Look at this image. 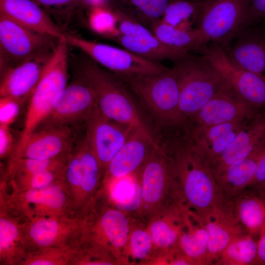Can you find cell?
<instances>
[{
  "label": "cell",
  "instance_id": "cell-1",
  "mask_svg": "<svg viewBox=\"0 0 265 265\" xmlns=\"http://www.w3.org/2000/svg\"><path fill=\"white\" fill-rule=\"evenodd\" d=\"M188 140L174 143L169 156L183 204L202 214L227 199L218 187L211 164Z\"/></svg>",
  "mask_w": 265,
  "mask_h": 265
},
{
  "label": "cell",
  "instance_id": "cell-2",
  "mask_svg": "<svg viewBox=\"0 0 265 265\" xmlns=\"http://www.w3.org/2000/svg\"><path fill=\"white\" fill-rule=\"evenodd\" d=\"M60 40L43 68L40 78L29 98L23 130L9 159L24 147L31 134L50 112L57 97L67 85L68 46Z\"/></svg>",
  "mask_w": 265,
  "mask_h": 265
},
{
  "label": "cell",
  "instance_id": "cell-3",
  "mask_svg": "<svg viewBox=\"0 0 265 265\" xmlns=\"http://www.w3.org/2000/svg\"><path fill=\"white\" fill-rule=\"evenodd\" d=\"M81 78L92 89L97 106L108 118L153 136L122 81L91 61L80 68Z\"/></svg>",
  "mask_w": 265,
  "mask_h": 265
},
{
  "label": "cell",
  "instance_id": "cell-4",
  "mask_svg": "<svg viewBox=\"0 0 265 265\" xmlns=\"http://www.w3.org/2000/svg\"><path fill=\"white\" fill-rule=\"evenodd\" d=\"M147 106L152 114L166 125L184 124L179 109V86L175 66L157 74L116 75Z\"/></svg>",
  "mask_w": 265,
  "mask_h": 265
},
{
  "label": "cell",
  "instance_id": "cell-5",
  "mask_svg": "<svg viewBox=\"0 0 265 265\" xmlns=\"http://www.w3.org/2000/svg\"><path fill=\"white\" fill-rule=\"evenodd\" d=\"M179 86V109L186 123L218 91L223 81L217 70L202 56L175 61Z\"/></svg>",
  "mask_w": 265,
  "mask_h": 265
},
{
  "label": "cell",
  "instance_id": "cell-6",
  "mask_svg": "<svg viewBox=\"0 0 265 265\" xmlns=\"http://www.w3.org/2000/svg\"><path fill=\"white\" fill-rule=\"evenodd\" d=\"M249 0H203L195 29L204 42L224 49L246 28Z\"/></svg>",
  "mask_w": 265,
  "mask_h": 265
},
{
  "label": "cell",
  "instance_id": "cell-7",
  "mask_svg": "<svg viewBox=\"0 0 265 265\" xmlns=\"http://www.w3.org/2000/svg\"><path fill=\"white\" fill-rule=\"evenodd\" d=\"M62 180L44 188L24 191L8 190L0 186V202L27 219L79 216L73 210Z\"/></svg>",
  "mask_w": 265,
  "mask_h": 265
},
{
  "label": "cell",
  "instance_id": "cell-8",
  "mask_svg": "<svg viewBox=\"0 0 265 265\" xmlns=\"http://www.w3.org/2000/svg\"><path fill=\"white\" fill-rule=\"evenodd\" d=\"M57 39L25 27L0 14L1 65L6 69L35 57L51 53ZM59 42V41H58Z\"/></svg>",
  "mask_w": 265,
  "mask_h": 265
},
{
  "label": "cell",
  "instance_id": "cell-9",
  "mask_svg": "<svg viewBox=\"0 0 265 265\" xmlns=\"http://www.w3.org/2000/svg\"><path fill=\"white\" fill-rule=\"evenodd\" d=\"M200 53L239 98L256 108L265 107V80L233 63L219 44L211 43Z\"/></svg>",
  "mask_w": 265,
  "mask_h": 265
},
{
  "label": "cell",
  "instance_id": "cell-10",
  "mask_svg": "<svg viewBox=\"0 0 265 265\" xmlns=\"http://www.w3.org/2000/svg\"><path fill=\"white\" fill-rule=\"evenodd\" d=\"M67 43L81 50L92 59L116 75L157 74L168 68L159 62L143 59L125 49L96 42L66 34Z\"/></svg>",
  "mask_w": 265,
  "mask_h": 265
},
{
  "label": "cell",
  "instance_id": "cell-11",
  "mask_svg": "<svg viewBox=\"0 0 265 265\" xmlns=\"http://www.w3.org/2000/svg\"><path fill=\"white\" fill-rule=\"evenodd\" d=\"M140 172L141 197L145 206L155 207L166 196L182 203L171 159L160 147L154 149Z\"/></svg>",
  "mask_w": 265,
  "mask_h": 265
},
{
  "label": "cell",
  "instance_id": "cell-12",
  "mask_svg": "<svg viewBox=\"0 0 265 265\" xmlns=\"http://www.w3.org/2000/svg\"><path fill=\"white\" fill-rule=\"evenodd\" d=\"M96 105L92 89L80 77L67 84L36 130L46 127L75 126L84 123Z\"/></svg>",
  "mask_w": 265,
  "mask_h": 265
},
{
  "label": "cell",
  "instance_id": "cell-13",
  "mask_svg": "<svg viewBox=\"0 0 265 265\" xmlns=\"http://www.w3.org/2000/svg\"><path fill=\"white\" fill-rule=\"evenodd\" d=\"M84 134L103 175L108 164L135 130L105 116L96 105L84 122Z\"/></svg>",
  "mask_w": 265,
  "mask_h": 265
},
{
  "label": "cell",
  "instance_id": "cell-14",
  "mask_svg": "<svg viewBox=\"0 0 265 265\" xmlns=\"http://www.w3.org/2000/svg\"><path fill=\"white\" fill-rule=\"evenodd\" d=\"M85 221V216H49L27 219L25 229L27 253L48 247L68 248Z\"/></svg>",
  "mask_w": 265,
  "mask_h": 265
},
{
  "label": "cell",
  "instance_id": "cell-15",
  "mask_svg": "<svg viewBox=\"0 0 265 265\" xmlns=\"http://www.w3.org/2000/svg\"><path fill=\"white\" fill-rule=\"evenodd\" d=\"M256 109L239 98L223 82L218 91L190 120V131L250 120L258 113Z\"/></svg>",
  "mask_w": 265,
  "mask_h": 265
},
{
  "label": "cell",
  "instance_id": "cell-16",
  "mask_svg": "<svg viewBox=\"0 0 265 265\" xmlns=\"http://www.w3.org/2000/svg\"><path fill=\"white\" fill-rule=\"evenodd\" d=\"M75 127L63 126L36 130L22 149L8 160V165L22 158L52 159L70 153L77 142Z\"/></svg>",
  "mask_w": 265,
  "mask_h": 265
},
{
  "label": "cell",
  "instance_id": "cell-17",
  "mask_svg": "<svg viewBox=\"0 0 265 265\" xmlns=\"http://www.w3.org/2000/svg\"><path fill=\"white\" fill-rule=\"evenodd\" d=\"M199 215L207 234L209 260L214 265L235 238L247 232L235 215L232 200H226Z\"/></svg>",
  "mask_w": 265,
  "mask_h": 265
},
{
  "label": "cell",
  "instance_id": "cell-18",
  "mask_svg": "<svg viewBox=\"0 0 265 265\" xmlns=\"http://www.w3.org/2000/svg\"><path fill=\"white\" fill-rule=\"evenodd\" d=\"M159 147L153 136L134 130L108 164L101 185L109 184L140 170L154 149Z\"/></svg>",
  "mask_w": 265,
  "mask_h": 265
},
{
  "label": "cell",
  "instance_id": "cell-19",
  "mask_svg": "<svg viewBox=\"0 0 265 265\" xmlns=\"http://www.w3.org/2000/svg\"><path fill=\"white\" fill-rule=\"evenodd\" d=\"M27 219L0 202V265H22L26 255Z\"/></svg>",
  "mask_w": 265,
  "mask_h": 265
},
{
  "label": "cell",
  "instance_id": "cell-20",
  "mask_svg": "<svg viewBox=\"0 0 265 265\" xmlns=\"http://www.w3.org/2000/svg\"><path fill=\"white\" fill-rule=\"evenodd\" d=\"M265 144V115L257 113L238 132L226 150L211 164L213 173L247 159Z\"/></svg>",
  "mask_w": 265,
  "mask_h": 265
},
{
  "label": "cell",
  "instance_id": "cell-21",
  "mask_svg": "<svg viewBox=\"0 0 265 265\" xmlns=\"http://www.w3.org/2000/svg\"><path fill=\"white\" fill-rule=\"evenodd\" d=\"M0 14L35 32L66 39V34L32 0H0Z\"/></svg>",
  "mask_w": 265,
  "mask_h": 265
},
{
  "label": "cell",
  "instance_id": "cell-22",
  "mask_svg": "<svg viewBox=\"0 0 265 265\" xmlns=\"http://www.w3.org/2000/svg\"><path fill=\"white\" fill-rule=\"evenodd\" d=\"M52 53L6 69L0 81V97H12L24 100L29 99Z\"/></svg>",
  "mask_w": 265,
  "mask_h": 265
},
{
  "label": "cell",
  "instance_id": "cell-23",
  "mask_svg": "<svg viewBox=\"0 0 265 265\" xmlns=\"http://www.w3.org/2000/svg\"><path fill=\"white\" fill-rule=\"evenodd\" d=\"M235 39L234 44L225 50L229 59L265 80V35L246 28Z\"/></svg>",
  "mask_w": 265,
  "mask_h": 265
},
{
  "label": "cell",
  "instance_id": "cell-24",
  "mask_svg": "<svg viewBox=\"0 0 265 265\" xmlns=\"http://www.w3.org/2000/svg\"><path fill=\"white\" fill-rule=\"evenodd\" d=\"M248 120L233 122L190 131L189 139L194 147L212 163L232 142Z\"/></svg>",
  "mask_w": 265,
  "mask_h": 265
},
{
  "label": "cell",
  "instance_id": "cell-25",
  "mask_svg": "<svg viewBox=\"0 0 265 265\" xmlns=\"http://www.w3.org/2000/svg\"><path fill=\"white\" fill-rule=\"evenodd\" d=\"M179 249L194 264L211 265L207 234L200 216L185 207L179 240Z\"/></svg>",
  "mask_w": 265,
  "mask_h": 265
},
{
  "label": "cell",
  "instance_id": "cell-26",
  "mask_svg": "<svg viewBox=\"0 0 265 265\" xmlns=\"http://www.w3.org/2000/svg\"><path fill=\"white\" fill-rule=\"evenodd\" d=\"M265 145L242 161L228 165L214 173L218 187L226 199L233 200L251 186L258 161Z\"/></svg>",
  "mask_w": 265,
  "mask_h": 265
},
{
  "label": "cell",
  "instance_id": "cell-27",
  "mask_svg": "<svg viewBox=\"0 0 265 265\" xmlns=\"http://www.w3.org/2000/svg\"><path fill=\"white\" fill-rule=\"evenodd\" d=\"M114 40L124 49L143 59L159 63L165 59L176 61L191 55L188 51L165 45L151 30L135 36L119 35Z\"/></svg>",
  "mask_w": 265,
  "mask_h": 265
},
{
  "label": "cell",
  "instance_id": "cell-28",
  "mask_svg": "<svg viewBox=\"0 0 265 265\" xmlns=\"http://www.w3.org/2000/svg\"><path fill=\"white\" fill-rule=\"evenodd\" d=\"M232 201L236 217L245 231L255 236L265 226V199L259 193L243 191Z\"/></svg>",
  "mask_w": 265,
  "mask_h": 265
},
{
  "label": "cell",
  "instance_id": "cell-29",
  "mask_svg": "<svg viewBox=\"0 0 265 265\" xmlns=\"http://www.w3.org/2000/svg\"><path fill=\"white\" fill-rule=\"evenodd\" d=\"M151 30L162 43L175 49L201 53L207 46L196 29L186 30L160 20L152 26Z\"/></svg>",
  "mask_w": 265,
  "mask_h": 265
},
{
  "label": "cell",
  "instance_id": "cell-30",
  "mask_svg": "<svg viewBox=\"0 0 265 265\" xmlns=\"http://www.w3.org/2000/svg\"><path fill=\"white\" fill-rule=\"evenodd\" d=\"M171 0H116L117 8L150 28L161 20Z\"/></svg>",
  "mask_w": 265,
  "mask_h": 265
},
{
  "label": "cell",
  "instance_id": "cell-31",
  "mask_svg": "<svg viewBox=\"0 0 265 265\" xmlns=\"http://www.w3.org/2000/svg\"><path fill=\"white\" fill-rule=\"evenodd\" d=\"M257 240L245 233L235 238L222 251L214 265H256Z\"/></svg>",
  "mask_w": 265,
  "mask_h": 265
},
{
  "label": "cell",
  "instance_id": "cell-32",
  "mask_svg": "<svg viewBox=\"0 0 265 265\" xmlns=\"http://www.w3.org/2000/svg\"><path fill=\"white\" fill-rule=\"evenodd\" d=\"M202 1L171 0L164 11L161 21L180 29L194 30Z\"/></svg>",
  "mask_w": 265,
  "mask_h": 265
},
{
  "label": "cell",
  "instance_id": "cell-33",
  "mask_svg": "<svg viewBox=\"0 0 265 265\" xmlns=\"http://www.w3.org/2000/svg\"><path fill=\"white\" fill-rule=\"evenodd\" d=\"M66 164L43 172L27 175L6 177L0 180V186L8 190L24 191L46 187L60 181Z\"/></svg>",
  "mask_w": 265,
  "mask_h": 265
},
{
  "label": "cell",
  "instance_id": "cell-34",
  "mask_svg": "<svg viewBox=\"0 0 265 265\" xmlns=\"http://www.w3.org/2000/svg\"><path fill=\"white\" fill-rule=\"evenodd\" d=\"M70 153L52 159H18L7 165L4 176L31 175L64 166L66 164Z\"/></svg>",
  "mask_w": 265,
  "mask_h": 265
},
{
  "label": "cell",
  "instance_id": "cell-35",
  "mask_svg": "<svg viewBox=\"0 0 265 265\" xmlns=\"http://www.w3.org/2000/svg\"><path fill=\"white\" fill-rule=\"evenodd\" d=\"M89 10L88 24L93 31L113 40L119 35L115 8L98 7Z\"/></svg>",
  "mask_w": 265,
  "mask_h": 265
},
{
  "label": "cell",
  "instance_id": "cell-36",
  "mask_svg": "<svg viewBox=\"0 0 265 265\" xmlns=\"http://www.w3.org/2000/svg\"><path fill=\"white\" fill-rule=\"evenodd\" d=\"M69 248L48 247L28 252L22 265H70Z\"/></svg>",
  "mask_w": 265,
  "mask_h": 265
},
{
  "label": "cell",
  "instance_id": "cell-37",
  "mask_svg": "<svg viewBox=\"0 0 265 265\" xmlns=\"http://www.w3.org/2000/svg\"><path fill=\"white\" fill-rule=\"evenodd\" d=\"M130 250L132 256L138 260L146 258L152 249L153 242L149 231L136 229L129 237Z\"/></svg>",
  "mask_w": 265,
  "mask_h": 265
},
{
  "label": "cell",
  "instance_id": "cell-38",
  "mask_svg": "<svg viewBox=\"0 0 265 265\" xmlns=\"http://www.w3.org/2000/svg\"><path fill=\"white\" fill-rule=\"evenodd\" d=\"M25 101L12 97H0V125L10 127L17 118Z\"/></svg>",
  "mask_w": 265,
  "mask_h": 265
},
{
  "label": "cell",
  "instance_id": "cell-39",
  "mask_svg": "<svg viewBox=\"0 0 265 265\" xmlns=\"http://www.w3.org/2000/svg\"><path fill=\"white\" fill-rule=\"evenodd\" d=\"M10 127L0 125V159L10 158L14 149L13 136Z\"/></svg>",
  "mask_w": 265,
  "mask_h": 265
},
{
  "label": "cell",
  "instance_id": "cell-40",
  "mask_svg": "<svg viewBox=\"0 0 265 265\" xmlns=\"http://www.w3.org/2000/svg\"><path fill=\"white\" fill-rule=\"evenodd\" d=\"M265 19V0H249L246 28L255 22Z\"/></svg>",
  "mask_w": 265,
  "mask_h": 265
},
{
  "label": "cell",
  "instance_id": "cell-41",
  "mask_svg": "<svg viewBox=\"0 0 265 265\" xmlns=\"http://www.w3.org/2000/svg\"><path fill=\"white\" fill-rule=\"evenodd\" d=\"M265 185V145L259 158L254 181L250 187L260 189Z\"/></svg>",
  "mask_w": 265,
  "mask_h": 265
},
{
  "label": "cell",
  "instance_id": "cell-42",
  "mask_svg": "<svg viewBox=\"0 0 265 265\" xmlns=\"http://www.w3.org/2000/svg\"><path fill=\"white\" fill-rule=\"evenodd\" d=\"M41 6L58 7L80 5V0H32Z\"/></svg>",
  "mask_w": 265,
  "mask_h": 265
},
{
  "label": "cell",
  "instance_id": "cell-43",
  "mask_svg": "<svg viewBox=\"0 0 265 265\" xmlns=\"http://www.w3.org/2000/svg\"><path fill=\"white\" fill-rule=\"evenodd\" d=\"M258 235L256 265H265V226L261 230Z\"/></svg>",
  "mask_w": 265,
  "mask_h": 265
},
{
  "label": "cell",
  "instance_id": "cell-44",
  "mask_svg": "<svg viewBox=\"0 0 265 265\" xmlns=\"http://www.w3.org/2000/svg\"><path fill=\"white\" fill-rule=\"evenodd\" d=\"M112 0H80V5L89 9L98 7H110Z\"/></svg>",
  "mask_w": 265,
  "mask_h": 265
},
{
  "label": "cell",
  "instance_id": "cell-45",
  "mask_svg": "<svg viewBox=\"0 0 265 265\" xmlns=\"http://www.w3.org/2000/svg\"><path fill=\"white\" fill-rule=\"evenodd\" d=\"M259 192L264 197L265 199V185L260 189H258Z\"/></svg>",
  "mask_w": 265,
  "mask_h": 265
},
{
  "label": "cell",
  "instance_id": "cell-46",
  "mask_svg": "<svg viewBox=\"0 0 265 265\" xmlns=\"http://www.w3.org/2000/svg\"><path fill=\"white\" fill-rule=\"evenodd\" d=\"M193 0V1H201L203 0Z\"/></svg>",
  "mask_w": 265,
  "mask_h": 265
}]
</instances>
